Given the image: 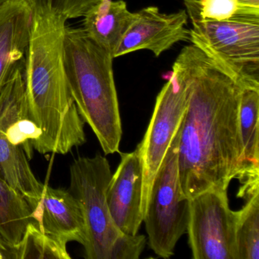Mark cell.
Returning <instances> with one entry per match:
<instances>
[{
	"label": "cell",
	"mask_w": 259,
	"mask_h": 259,
	"mask_svg": "<svg viewBox=\"0 0 259 259\" xmlns=\"http://www.w3.org/2000/svg\"><path fill=\"white\" fill-rule=\"evenodd\" d=\"M190 72L189 101L180 125V187L188 199L228 189L237 178L242 148L239 107L242 86L195 45L183 49Z\"/></svg>",
	"instance_id": "6da1fadb"
},
{
	"label": "cell",
	"mask_w": 259,
	"mask_h": 259,
	"mask_svg": "<svg viewBox=\"0 0 259 259\" xmlns=\"http://www.w3.org/2000/svg\"><path fill=\"white\" fill-rule=\"evenodd\" d=\"M66 22L48 4L34 6L24 73L30 116L42 133L34 150L42 154H66L86 142L65 69Z\"/></svg>",
	"instance_id": "7a4b0ae2"
},
{
	"label": "cell",
	"mask_w": 259,
	"mask_h": 259,
	"mask_svg": "<svg viewBox=\"0 0 259 259\" xmlns=\"http://www.w3.org/2000/svg\"><path fill=\"white\" fill-rule=\"evenodd\" d=\"M113 60L83 28L66 26L64 63L69 91L106 155L119 152L122 134Z\"/></svg>",
	"instance_id": "3957f363"
},
{
	"label": "cell",
	"mask_w": 259,
	"mask_h": 259,
	"mask_svg": "<svg viewBox=\"0 0 259 259\" xmlns=\"http://www.w3.org/2000/svg\"><path fill=\"white\" fill-rule=\"evenodd\" d=\"M191 22L192 45L242 87L259 88V16Z\"/></svg>",
	"instance_id": "277c9868"
},
{
	"label": "cell",
	"mask_w": 259,
	"mask_h": 259,
	"mask_svg": "<svg viewBox=\"0 0 259 259\" xmlns=\"http://www.w3.org/2000/svg\"><path fill=\"white\" fill-rule=\"evenodd\" d=\"M190 84L189 66L182 50L172 66L170 77L157 95L146 133L136 148L142 166L143 217L154 177L184 117Z\"/></svg>",
	"instance_id": "5b68a950"
},
{
	"label": "cell",
	"mask_w": 259,
	"mask_h": 259,
	"mask_svg": "<svg viewBox=\"0 0 259 259\" xmlns=\"http://www.w3.org/2000/svg\"><path fill=\"white\" fill-rule=\"evenodd\" d=\"M180 135V126L154 177L143 217L148 245L163 258L174 255L189 222V199L183 196L179 177Z\"/></svg>",
	"instance_id": "8992f818"
},
{
	"label": "cell",
	"mask_w": 259,
	"mask_h": 259,
	"mask_svg": "<svg viewBox=\"0 0 259 259\" xmlns=\"http://www.w3.org/2000/svg\"><path fill=\"white\" fill-rule=\"evenodd\" d=\"M112 172L101 154L75 159L70 166L69 192L82 209L87 230L84 254L88 259H108L116 239L122 234L109 210L107 190Z\"/></svg>",
	"instance_id": "52a82bcc"
},
{
	"label": "cell",
	"mask_w": 259,
	"mask_h": 259,
	"mask_svg": "<svg viewBox=\"0 0 259 259\" xmlns=\"http://www.w3.org/2000/svg\"><path fill=\"white\" fill-rule=\"evenodd\" d=\"M186 233L194 259H239L236 213L227 189H208L189 199Z\"/></svg>",
	"instance_id": "ba28073f"
},
{
	"label": "cell",
	"mask_w": 259,
	"mask_h": 259,
	"mask_svg": "<svg viewBox=\"0 0 259 259\" xmlns=\"http://www.w3.org/2000/svg\"><path fill=\"white\" fill-rule=\"evenodd\" d=\"M187 13L185 10L166 14L157 7H148L136 13V19L122 38L114 55H126L148 50L158 57L180 41L189 40Z\"/></svg>",
	"instance_id": "9c48e42d"
},
{
	"label": "cell",
	"mask_w": 259,
	"mask_h": 259,
	"mask_svg": "<svg viewBox=\"0 0 259 259\" xmlns=\"http://www.w3.org/2000/svg\"><path fill=\"white\" fill-rule=\"evenodd\" d=\"M142 166L137 151L122 153L107 190L109 210L122 233L137 234L143 222Z\"/></svg>",
	"instance_id": "30bf717a"
},
{
	"label": "cell",
	"mask_w": 259,
	"mask_h": 259,
	"mask_svg": "<svg viewBox=\"0 0 259 259\" xmlns=\"http://www.w3.org/2000/svg\"><path fill=\"white\" fill-rule=\"evenodd\" d=\"M32 218L39 228L67 245L87 243V230L82 209L69 191L45 186L41 196L29 204Z\"/></svg>",
	"instance_id": "8fae6325"
},
{
	"label": "cell",
	"mask_w": 259,
	"mask_h": 259,
	"mask_svg": "<svg viewBox=\"0 0 259 259\" xmlns=\"http://www.w3.org/2000/svg\"><path fill=\"white\" fill-rule=\"evenodd\" d=\"M22 62L0 91V131L12 144L22 147L30 160L42 133L30 116Z\"/></svg>",
	"instance_id": "7c38bea8"
},
{
	"label": "cell",
	"mask_w": 259,
	"mask_h": 259,
	"mask_svg": "<svg viewBox=\"0 0 259 259\" xmlns=\"http://www.w3.org/2000/svg\"><path fill=\"white\" fill-rule=\"evenodd\" d=\"M34 4L8 0L0 5V91L26 56Z\"/></svg>",
	"instance_id": "4fadbf2b"
},
{
	"label": "cell",
	"mask_w": 259,
	"mask_h": 259,
	"mask_svg": "<svg viewBox=\"0 0 259 259\" xmlns=\"http://www.w3.org/2000/svg\"><path fill=\"white\" fill-rule=\"evenodd\" d=\"M259 88L243 87L239 107V135L242 148L240 166L236 179L239 190L259 188Z\"/></svg>",
	"instance_id": "5bb4252c"
},
{
	"label": "cell",
	"mask_w": 259,
	"mask_h": 259,
	"mask_svg": "<svg viewBox=\"0 0 259 259\" xmlns=\"http://www.w3.org/2000/svg\"><path fill=\"white\" fill-rule=\"evenodd\" d=\"M136 19L124 0H104L84 17L83 29L113 59L125 33Z\"/></svg>",
	"instance_id": "9a60e30c"
},
{
	"label": "cell",
	"mask_w": 259,
	"mask_h": 259,
	"mask_svg": "<svg viewBox=\"0 0 259 259\" xmlns=\"http://www.w3.org/2000/svg\"><path fill=\"white\" fill-rule=\"evenodd\" d=\"M25 151L0 131V180L22 194L28 204L41 196L45 185L37 180Z\"/></svg>",
	"instance_id": "2e32d148"
},
{
	"label": "cell",
	"mask_w": 259,
	"mask_h": 259,
	"mask_svg": "<svg viewBox=\"0 0 259 259\" xmlns=\"http://www.w3.org/2000/svg\"><path fill=\"white\" fill-rule=\"evenodd\" d=\"M31 221L32 212L25 197L0 180V238L15 248Z\"/></svg>",
	"instance_id": "e0dca14e"
},
{
	"label": "cell",
	"mask_w": 259,
	"mask_h": 259,
	"mask_svg": "<svg viewBox=\"0 0 259 259\" xmlns=\"http://www.w3.org/2000/svg\"><path fill=\"white\" fill-rule=\"evenodd\" d=\"M184 5L190 20L259 16V0H184Z\"/></svg>",
	"instance_id": "ac0fdd59"
},
{
	"label": "cell",
	"mask_w": 259,
	"mask_h": 259,
	"mask_svg": "<svg viewBox=\"0 0 259 259\" xmlns=\"http://www.w3.org/2000/svg\"><path fill=\"white\" fill-rule=\"evenodd\" d=\"M236 213L239 259H259V192L250 195Z\"/></svg>",
	"instance_id": "d6986e66"
},
{
	"label": "cell",
	"mask_w": 259,
	"mask_h": 259,
	"mask_svg": "<svg viewBox=\"0 0 259 259\" xmlns=\"http://www.w3.org/2000/svg\"><path fill=\"white\" fill-rule=\"evenodd\" d=\"M16 259H70L66 244L44 233L35 221L27 226L22 240L15 247Z\"/></svg>",
	"instance_id": "ffe728a7"
},
{
	"label": "cell",
	"mask_w": 259,
	"mask_h": 259,
	"mask_svg": "<svg viewBox=\"0 0 259 259\" xmlns=\"http://www.w3.org/2000/svg\"><path fill=\"white\" fill-rule=\"evenodd\" d=\"M146 243L145 235L122 233L113 243L108 259L139 258Z\"/></svg>",
	"instance_id": "44dd1931"
},
{
	"label": "cell",
	"mask_w": 259,
	"mask_h": 259,
	"mask_svg": "<svg viewBox=\"0 0 259 259\" xmlns=\"http://www.w3.org/2000/svg\"><path fill=\"white\" fill-rule=\"evenodd\" d=\"M104 0H46V4L57 14L69 19L84 18Z\"/></svg>",
	"instance_id": "7402d4cb"
},
{
	"label": "cell",
	"mask_w": 259,
	"mask_h": 259,
	"mask_svg": "<svg viewBox=\"0 0 259 259\" xmlns=\"http://www.w3.org/2000/svg\"><path fill=\"white\" fill-rule=\"evenodd\" d=\"M0 259H16V250L0 238Z\"/></svg>",
	"instance_id": "603a6c76"
},
{
	"label": "cell",
	"mask_w": 259,
	"mask_h": 259,
	"mask_svg": "<svg viewBox=\"0 0 259 259\" xmlns=\"http://www.w3.org/2000/svg\"><path fill=\"white\" fill-rule=\"evenodd\" d=\"M34 4V6L41 5L45 3V0H31Z\"/></svg>",
	"instance_id": "cb8c5ba5"
},
{
	"label": "cell",
	"mask_w": 259,
	"mask_h": 259,
	"mask_svg": "<svg viewBox=\"0 0 259 259\" xmlns=\"http://www.w3.org/2000/svg\"><path fill=\"white\" fill-rule=\"evenodd\" d=\"M7 1H8V0H0V5H1V4H4L5 2H7Z\"/></svg>",
	"instance_id": "d4e9b609"
}]
</instances>
